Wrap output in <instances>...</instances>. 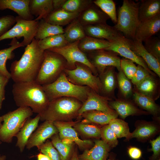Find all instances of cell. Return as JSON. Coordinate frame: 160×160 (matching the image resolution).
Wrapping results in <instances>:
<instances>
[{
  "label": "cell",
  "instance_id": "1f68e13d",
  "mask_svg": "<svg viewBox=\"0 0 160 160\" xmlns=\"http://www.w3.org/2000/svg\"><path fill=\"white\" fill-rule=\"evenodd\" d=\"M111 44V43L107 40L86 36L79 41L78 45L80 49L84 53L106 49Z\"/></svg>",
  "mask_w": 160,
  "mask_h": 160
},
{
  "label": "cell",
  "instance_id": "9c48e42d",
  "mask_svg": "<svg viewBox=\"0 0 160 160\" xmlns=\"http://www.w3.org/2000/svg\"><path fill=\"white\" fill-rule=\"evenodd\" d=\"M79 41L69 43L63 47L49 49V50L56 53L64 58L66 62V69L72 70L76 68V63H80L88 67L93 74L98 75L97 71L92 64L85 53L79 47Z\"/></svg>",
  "mask_w": 160,
  "mask_h": 160
},
{
  "label": "cell",
  "instance_id": "83f0119b",
  "mask_svg": "<svg viewBox=\"0 0 160 160\" xmlns=\"http://www.w3.org/2000/svg\"><path fill=\"white\" fill-rule=\"evenodd\" d=\"M29 9L31 14L39 21L45 19L53 10L52 0H30Z\"/></svg>",
  "mask_w": 160,
  "mask_h": 160
},
{
  "label": "cell",
  "instance_id": "74e56055",
  "mask_svg": "<svg viewBox=\"0 0 160 160\" xmlns=\"http://www.w3.org/2000/svg\"><path fill=\"white\" fill-rule=\"evenodd\" d=\"M158 128L156 125L151 123H144L138 126L132 133L131 138H136L140 140L149 138L157 132Z\"/></svg>",
  "mask_w": 160,
  "mask_h": 160
},
{
  "label": "cell",
  "instance_id": "c3c4849f",
  "mask_svg": "<svg viewBox=\"0 0 160 160\" xmlns=\"http://www.w3.org/2000/svg\"><path fill=\"white\" fill-rule=\"evenodd\" d=\"M137 71L130 80L131 83L134 85H136L140 83L151 74L142 66L137 65Z\"/></svg>",
  "mask_w": 160,
  "mask_h": 160
},
{
  "label": "cell",
  "instance_id": "bcb514c9",
  "mask_svg": "<svg viewBox=\"0 0 160 160\" xmlns=\"http://www.w3.org/2000/svg\"><path fill=\"white\" fill-rule=\"evenodd\" d=\"M131 60L125 58L121 59V70L130 80L132 79L137 69V66Z\"/></svg>",
  "mask_w": 160,
  "mask_h": 160
},
{
  "label": "cell",
  "instance_id": "52a82bcc",
  "mask_svg": "<svg viewBox=\"0 0 160 160\" xmlns=\"http://www.w3.org/2000/svg\"><path fill=\"white\" fill-rule=\"evenodd\" d=\"M66 68V62L60 55L44 51L43 60L35 81L42 86L56 80Z\"/></svg>",
  "mask_w": 160,
  "mask_h": 160
},
{
  "label": "cell",
  "instance_id": "d6986e66",
  "mask_svg": "<svg viewBox=\"0 0 160 160\" xmlns=\"http://www.w3.org/2000/svg\"><path fill=\"white\" fill-rule=\"evenodd\" d=\"M77 19L84 27L106 23L109 18L93 2L91 5L79 14Z\"/></svg>",
  "mask_w": 160,
  "mask_h": 160
},
{
  "label": "cell",
  "instance_id": "cb8c5ba5",
  "mask_svg": "<svg viewBox=\"0 0 160 160\" xmlns=\"http://www.w3.org/2000/svg\"><path fill=\"white\" fill-rule=\"evenodd\" d=\"M30 0H0V10H11L20 18L25 20H32L33 16L29 9Z\"/></svg>",
  "mask_w": 160,
  "mask_h": 160
},
{
  "label": "cell",
  "instance_id": "7c38bea8",
  "mask_svg": "<svg viewBox=\"0 0 160 160\" xmlns=\"http://www.w3.org/2000/svg\"><path fill=\"white\" fill-rule=\"evenodd\" d=\"M113 99L97 93L92 89L88 94L86 100L83 103L78 112L80 117L84 112L90 110H96L110 114L118 115L116 111L111 109L109 102Z\"/></svg>",
  "mask_w": 160,
  "mask_h": 160
},
{
  "label": "cell",
  "instance_id": "5bb4252c",
  "mask_svg": "<svg viewBox=\"0 0 160 160\" xmlns=\"http://www.w3.org/2000/svg\"><path fill=\"white\" fill-rule=\"evenodd\" d=\"M86 36L107 40L112 43L124 36L114 27L106 23L84 27Z\"/></svg>",
  "mask_w": 160,
  "mask_h": 160
},
{
  "label": "cell",
  "instance_id": "4316f807",
  "mask_svg": "<svg viewBox=\"0 0 160 160\" xmlns=\"http://www.w3.org/2000/svg\"><path fill=\"white\" fill-rule=\"evenodd\" d=\"M132 97L134 102L137 105L152 115L156 119L159 118L160 108L155 101L133 89Z\"/></svg>",
  "mask_w": 160,
  "mask_h": 160
},
{
  "label": "cell",
  "instance_id": "f907efd6",
  "mask_svg": "<svg viewBox=\"0 0 160 160\" xmlns=\"http://www.w3.org/2000/svg\"><path fill=\"white\" fill-rule=\"evenodd\" d=\"M150 143L151 148L150 149L153 152L151 157V160H156L159 157L160 153V137L158 136L156 139L151 140Z\"/></svg>",
  "mask_w": 160,
  "mask_h": 160
},
{
  "label": "cell",
  "instance_id": "ba28073f",
  "mask_svg": "<svg viewBox=\"0 0 160 160\" xmlns=\"http://www.w3.org/2000/svg\"><path fill=\"white\" fill-rule=\"evenodd\" d=\"M75 65V69L65 68L63 71L68 80L76 85L88 87L100 95L101 84L97 75H94L90 69L84 64L77 63Z\"/></svg>",
  "mask_w": 160,
  "mask_h": 160
},
{
  "label": "cell",
  "instance_id": "ffe728a7",
  "mask_svg": "<svg viewBox=\"0 0 160 160\" xmlns=\"http://www.w3.org/2000/svg\"><path fill=\"white\" fill-rule=\"evenodd\" d=\"M160 30V14L149 20L139 22L137 27L135 39L144 42L154 36Z\"/></svg>",
  "mask_w": 160,
  "mask_h": 160
},
{
  "label": "cell",
  "instance_id": "603a6c76",
  "mask_svg": "<svg viewBox=\"0 0 160 160\" xmlns=\"http://www.w3.org/2000/svg\"><path fill=\"white\" fill-rule=\"evenodd\" d=\"M40 118V115L37 114L34 118L30 117L27 119L16 135V146L18 148L20 152H23L29 138L38 127Z\"/></svg>",
  "mask_w": 160,
  "mask_h": 160
},
{
  "label": "cell",
  "instance_id": "11a10c76",
  "mask_svg": "<svg viewBox=\"0 0 160 160\" xmlns=\"http://www.w3.org/2000/svg\"><path fill=\"white\" fill-rule=\"evenodd\" d=\"M70 160H80L78 157L76 150H74L72 156Z\"/></svg>",
  "mask_w": 160,
  "mask_h": 160
},
{
  "label": "cell",
  "instance_id": "b9f144b4",
  "mask_svg": "<svg viewBox=\"0 0 160 160\" xmlns=\"http://www.w3.org/2000/svg\"><path fill=\"white\" fill-rule=\"evenodd\" d=\"M73 127L77 132L85 137L96 138L100 137V128L95 125L78 122Z\"/></svg>",
  "mask_w": 160,
  "mask_h": 160
},
{
  "label": "cell",
  "instance_id": "3957f363",
  "mask_svg": "<svg viewBox=\"0 0 160 160\" xmlns=\"http://www.w3.org/2000/svg\"><path fill=\"white\" fill-rule=\"evenodd\" d=\"M83 103L70 97H62L50 101L41 114V121H71L79 116V111Z\"/></svg>",
  "mask_w": 160,
  "mask_h": 160
},
{
  "label": "cell",
  "instance_id": "680465c9",
  "mask_svg": "<svg viewBox=\"0 0 160 160\" xmlns=\"http://www.w3.org/2000/svg\"><path fill=\"white\" fill-rule=\"evenodd\" d=\"M3 121V118L2 116H0V128L2 125V122ZM2 143V142L0 141V144Z\"/></svg>",
  "mask_w": 160,
  "mask_h": 160
},
{
  "label": "cell",
  "instance_id": "f5cc1de1",
  "mask_svg": "<svg viewBox=\"0 0 160 160\" xmlns=\"http://www.w3.org/2000/svg\"><path fill=\"white\" fill-rule=\"evenodd\" d=\"M66 0H52L54 10L61 9Z\"/></svg>",
  "mask_w": 160,
  "mask_h": 160
},
{
  "label": "cell",
  "instance_id": "d590c367",
  "mask_svg": "<svg viewBox=\"0 0 160 160\" xmlns=\"http://www.w3.org/2000/svg\"><path fill=\"white\" fill-rule=\"evenodd\" d=\"M117 87L121 96L119 98L129 99L132 96L133 88L131 81L124 74L121 70L116 74Z\"/></svg>",
  "mask_w": 160,
  "mask_h": 160
},
{
  "label": "cell",
  "instance_id": "484cf974",
  "mask_svg": "<svg viewBox=\"0 0 160 160\" xmlns=\"http://www.w3.org/2000/svg\"><path fill=\"white\" fill-rule=\"evenodd\" d=\"M160 14V0L140 1L138 9L139 22L151 19Z\"/></svg>",
  "mask_w": 160,
  "mask_h": 160
},
{
  "label": "cell",
  "instance_id": "e0dca14e",
  "mask_svg": "<svg viewBox=\"0 0 160 160\" xmlns=\"http://www.w3.org/2000/svg\"><path fill=\"white\" fill-rule=\"evenodd\" d=\"M130 49L145 62L149 69L160 77V61L150 53L145 48L142 42L126 38Z\"/></svg>",
  "mask_w": 160,
  "mask_h": 160
},
{
  "label": "cell",
  "instance_id": "9f6ffc18",
  "mask_svg": "<svg viewBox=\"0 0 160 160\" xmlns=\"http://www.w3.org/2000/svg\"><path fill=\"white\" fill-rule=\"evenodd\" d=\"M108 160H116V156L114 154H111Z\"/></svg>",
  "mask_w": 160,
  "mask_h": 160
},
{
  "label": "cell",
  "instance_id": "836d02e7",
  "mask_svg": "<svg viewBox=\"0 0 160 160\" xmlns=\"http://www.w3.org/2000/svg\"><path fill=\"white\" fill-rule=\"evenodd\" d=\"M63 34L69 43L80 41L86 36L84 26L77 18L68 24L64 30Z\"/></svg>",
  "mask_w": 160,
  "mask_h": 160
},
{
  "label": "cell",
  "instance_id": "d6a6232c",
  "mask_svg": "<svg viewBox=\"0 0 160 160\" xmlns=\"http://www.w3.org/2000/svg\"><path fill=\"white\" fill-rule=\"evenodd\" d=\"M64 33L63 26L49 23L44 19L39 21L37 32L34 39L40 40L47 37Z\"/></svg>",
  "mask_w": 160,
  "mask_h": 160
},
{
  "label": "cell",
  "instance_id": "7a4b0ae2",
  "mask_svg": "<svg viewBox=\"0 0 160 160\" xmlns=\"http://www.w3.org/2000/svg\"><path fill=\"white\" fill-rule=\"evenodd\" d=\"M12 92L17 106L29 107L37 114L42 113L50 102L42 86L35 81L14 83Z\"/></svg>",
  "mask_w": 160,
  "mask_h": 160
},
{
  "label": "cell",
  "instance_id": "6da1fadb",
  "mask_svg": "<svg viewBox=\"0 0 160 160\" xmlns=\"http://www.w3.org/2000/svg\"><path fill=\"white\" fill-rule=\"evenodd\" d=\"M34 39L26 46L21 58L11 64V78L14 82L35 81L44 58V51Z\"/></svg>",
  "mask_w": 160,
  "mask_h": 160
},
{
  "label": "cell",
  "instance_id": "816d5d0a",
  "mask_svg": "<svg viewBox=\"0 0 160 160\" xmlns=\"http://www.w3.org/2000/svg\"><path fill=\"white\" fill-rule=\"evenodd\" d=\"M127 152L129 156L133 160L139 159L142 155V152L141 150L136 147H131L129 148Z\"/></svg>",
  "mask_w": 160,
  "mask_h": 160
},
{
  "label": "cell",
  "instance_id": "4fadbf2b",
  "mask_svg": "<svg viewBox=\"0 0 160 160\" xmlns=\"http://www.w3.org/2000/svg\"><path fill=\"white\" fill-rule=\"evenodd\" d=\"M79 122L55 121L53 123L58 129L59 137L62 140H68L75 143L80 149H88L93 145V142L90 140L81 139L77 132L72 127Z\"/></svg>",
  "mask_w": 160,
  "mask_h": 160
},
{
  "label": "cell",
  "instance_id": "e575fe53",
  "mask_svg": "<svg viewBox=\"0 0 160 160\" xmlns=\"http://www.w3.org/2000/svg\"><path fill=\"white\" fill-rule=\"evenodd\" d=\"M51 138L53 145L59 153L60 160H70L74 151L73 143H67L63 142L58 133L54 135Z\"/></svg>",
  "mask_w": 160,
  "mask_h": 160
},
{
  "label": "cell",
  "instance_id": "6125c7cd",
  "mask_svg": "<svg viewBox=\"0 0 160 160\" xmlns=\"http://www.w3.org/2000/svg\"><path fill=\"white\" fill-rule=\"evenodd\" d=\"M1 155L0 154V156Z\"/></svg>",
  "mask_w": 160,
  "mask_h": 160
},
{
  "label": "cell",
  "instance_id": "5b68a950",
  "mask_svg": "<svg viewBox=\"0 0 160 160\" xmlns=\"http://www.w3.org/2000/svg\"><path fill=\"white\" fill-rule=\"evenodd\" d=\"M140 1L124 0L119 8L114 28L126 38L134 40L139 23L138 9Z\"/></svg>",
  "mask_w": 160,
  "mask_h": 160
},
{
  "label": "cell",
  "instance_id": "30bf717a",
  "mask_svg": "<svg viewBox=\"0 0 160 160\" xmlns=\"http://www.w3.org/2000/svg\"><path fill=\"white\" fill-rule=\"evenodd\" d=\"M15 18V24L9 30L0 36V41L9 39L20 38L23 37L21 42L23 46L30 44L36 36L39 21L25 20L18 16Z\"/></svg>",
  "mask_w": 160,
  "mask_h": 160
},
{
  "label": "cell",
  "instance_id": "277c9868",
  "mask_svg": "<svg viewBox=\"0 0 160 160\" xmlns=\"http://www.w3.org/2000/svg\"><path fill=\"white\" fill-rule=\"evenodd\" d=\"M42 86L50 101L65 97L76 98L83 103L86 100L91 89L86 86H79L72 83L64 71L54 81Z\"/></svg>",
  "mask_w": 160,
  "mask_h": 160
},
{
  "label": "cell",
  "instance_id": "db71d44e",
  "mask_svg": "<svg viewBox=\"0 0 160 160\" xmlns=\"http://www.w3.org/2000/svg\"><path fill=\"white\" fill-rule=\"evenodd\" d=\"M37 160H50L46 155L40 152L37 155Z\"/></svg>",
  "mask_w": 160,
  "mask_h": 160
},
{
  "label": "cell",
  "instance_id": "2e32d148",
  "mask_svg": "<svg viewBox=\"0 0 160 160\" xmlns=\"http://www.w3.org/2000/svg\"><path fill=\"white\" fill-rule=\"evenodd\" d=\"M106 50L114 51L124 58L130 60L140 65L146 69L151 75L155 77L157 76L151 71L140 57L136 55L130 48L126 42V38H124L111 43V45Z\"/></svg>",
  "mask_w": 160,
  "mask_h": 160
},
{
  "label": "cell",
  "instance_id": "d4e9b609",
  "mask_svg": "<svg viewBox=\"0 0 160 160\" xmlns=\"http://www.w3.org/2000/svg\"><path fill=\"white\" fill-rule=\"evenodd\" d=\"M95 143L91 148L78 155L80 160H107L111 148L102 140H95Z\"/></svg>",
  "mask_w": 160,
  "mask_h": 160
},
{
  "label": "cell",
  "instance_id": "60d3db41",
  "mask_svg": "<svg viewBox=\"0 0 160 160\" xmlns=\"http://www.w3.org/2000/svg\"><path fill=\"white\" fill-rule=\"evenodd\" d=\"M93 3L105 13L115 24L117 21L116 4L113 0H95Z\"/></svg>",
  "mask_w": 160,
  "mask_h": 160
},
{
  "label": "cell",
  "instance_id": "44dd1931",
  "mask_svg": "<svg viewBox=\"0 0 160 160\" xmlns=\"http://www.w3.org/2000/svg\"><path fill=\"white\" fill-rule=\"evenodd\" d=\"M115 68L113 66L108 67L103 72L99 74L101 84L100 95L114 100L116 99L114 92L117 87L116 73Z\"/></svg>",
  "mask_w": 160,
  "mask_h": 160
},
{
  "label": "cell",
  "instance_id": "94428289",
  "mask_svg": "<svg viewBox=\"0 0 160 160\" xmlns=\"http://www.w3.org/2000/svg\"><path fill=\"white\" fill-rule=\"evenodd\" d=\"M117 160H119L117 159Z\"/></svg>",
  "mask_w": 160,
  "mask_h": 160
},
{
  "label": "cell",
  "instance_id": "ee69618b",
  "mask_svg": "<svg viewBox=\"0 0 160 160\" xmlns=\"http://www.w3.org/2000/svg\"><path fill=\"white\" fill-rule=\"evenodd\" d=\"M100 137L111 148L115 147L118 144L117 137L108 125L100 128Z\"/></svg>",
  "mask_w": 160,
  "mask_h": 160
},
{
  "label": "cell",
  "instance_id": "f1b7e54d",
  "mask_svg": "<svg viewBox=\"0 0 160 160\" xmlns=\"http://www.w3.org/2000/svg\"><path fill=\"white\" fill-rule=\"evenodd\" d=\"M79 14L70 12L61 8L53 10L44 20L51 24L62 26L69 24Z\"/></svg>",
  "mask_w": 160,
  "mask_h": 160
},
{
  "label": "cell",
  "instance_id": "ac0fdd59",
  "mask_svg": "<svg viewBox=\"0 0 160 160\" xmlns=\"http://www.w3.org/2000/svg\"><path fill=\"white\" fill-rule=\"evenodd\" d=\"M109 105L123 119L130 116L150 114L148 112L138 108L135 104L129 99L120 98L116 99L110 101Z\"/></svg>",
  "mask_w": 160,
  "mask_h": 160
},
{
  "label": "cell",
  "instance_id": "91938a15",
  "mask_svg": "<svg viewBox=\"0 0 160 160\" xmlns=\"http://www.w3.org/2000/svg\"><path fill=\"white\" fill-rule=\"evenodd\" d=\"M158 160H160V159H158Z\"/></svg>",
  "mask_w": 160,
  "mask_h": 160
},
{
  "label": "cell",
  "instance_id": "f6af8a7d",
  "mask_svg": "<svg viewBox=\"0 0 160 160\" xmlns=\"http://www.w3.org/2000/svg\"><path fill=\"white\" fill-rule=\"evenodd\" d=\"M37 147L40 152L46 155L50 160H60L58 152L49 140H47Z\"/></svg>",
  "mask_w": 160,
  "mask_h": 160
},
{
  "label": "cell",
  "instance_id": "7bdbcfd3",
  "mask_svg": "<svg viewBox=\"0 0 160 160\" xmlns=\"http://www.w3.org/2000/svg\"><path fill=\"white\" fill-rule=\"evenodd\" d=\"M145 49L160 61V40L158 37L152 36L144 41Z\"/></svg>",
  "mask_w": 160,
  "mask_h": 160
},
{
  "label": "cell",
  "instance_id": "4dcf8cb0",
  "mask_svg": "<svg viewBox=\"0 0 160 160\" xmlns=\"http://www.w3.org/2000/svg\"><path fill=\"white\" fill-rule=\"evenodd\" d=\"M118 116L100 111L90 110L85 112L81 115V116L84 119L81 123H94L100 125H106L111 120L117 118Z\"/></svg>",
  "mask_w": 160,
  "mask_h": 160
},
{
  "label": "cell",
  "instance_id": "7dc6e473",
  "mask_svg": "<svg viewBox=\"0 0 160 160\" xmlns=\"http://www.w3.org/2000/svg\"><path fill=\"white\" fill-rule=\"evenodd\" d=\"M15 18L12 15H7L0 17V36L2 35L14 26Z\"/></svg>",
  "mask_w": 160,
  "mask_h": 160
},
{
  "label": "cell",
  "instance_id": "8992f818",
  "mask_svg": "<svg viewBox=\"0 0 160 160\" xmlns=\"http://www.w3.org/2000/svg\"><path fill=\"white\" fill-rule=\"evenodd\" d=\"M29 107H19L2 116L3 123L0 128V141L7 143L12 142L26 119L33 115Z\"/></svg>",
  "mask_w": 160,
  "mask_h": 160
},
{
  "label": "cell",
  "instance_id": "6f0895ef",
  "mask_svg": "<svg viewBox=\"0 0 160 160\" xmlns=\"http://www.w3.org/2000/svg\"><path fill=\"white\" fill-rule=\"evenodd\" d=\"M6 156L4 155L0 156V160H6Z\"/></svg>",
  "mask_w": 160,
  "mask_h": 160
},
{
  "label": "cell",
  "instance_id": "f546056e",
  "mask_svg": "<svg viewBox=\"0 0 160 160\" xmlns=\"http://www.w3.org/2000/svg\"><path fill=\"white\" fill-rule=\"evenodd\" d=\"M9 45H10L9 47L0 50V73L10 79L11 75L6 68L7 61L13 58L15 49L23 46L21 42H18L16 38L13 39Z\"/></svg>",
  "mask_w": 160,
  "mask_h": 160
},
{
  "label": "cell",
  "instance_id": "7402d4cb",
  "mask_svg": "<svg viewBox=\"0 0 160 160\" xmlns=\"http://www.w3.org/2000/svg\"><path fill=\"white\" fill-rule=\"evenodd\" d=\"M133 89L155 101L160 96L159 80L157 77L151 74L140 83L134 85Z\"/></svg>",
  "mask_w": 160,
  "mask_h": 160
},
{
  "label": "cell",
  "instance_id": "8fae6325",
  "mask_svg": "<svg viewBox=\"0 0 160 160\" xmlns=\"http://www.w3.org/2000/svg\"><path fill=\"white\" fill-rule=\"evenodd\" d=\"M89 60L97 70L99 74L102 73L109 66L116 68L118 71L121 70V58L117 53L105 49L89 52Z\"/></svg>",
  "mask_w": 160,
  "mask_h": 160
},
{
  "label": "cell",
  "instance_id": "f35d334b",
  "mask_svg": "<svg viewBox=\"0 0 160 160\" xmlns=\"http://www.w3.org/2000/svg\"><path fill=\"white\" fill-rule=\"evenodd\" d=\"M108 125L117 138L125 137L127 139L131 138L132 133L129 132L127 123L117 118L111 120Z\"/></svg>",
  "mask_w": 160,
  "mask_h": 160
},
{
  "label": "cell",
  "instance_id": "8d00e7d4",
  "mask_svg": "<svg viewBox=\"0 0 160 160\" xmlns=\"http://www.w3.org/2000/svg\"><path fill=\"white\" fill-rule=\"evenodd\" d=\"M68 44L63 34L51 36L39 40L38 42L39 47L44 51L63 47Z\"/></svg>",
  "mask_w": 160,
  "mask_h": 160
},
{
  "label": "cell",
  "instance_id": "be15d7a7",
  "mask_svg": "<svg viewBox=\"0 0 160 160\" xmlns=\"http://www.w3.org/2000/svg\"></svg>",
  "mask_w": 160,
  "mask_h": 160
},
{
  "label": "cell",
  "instance_id": "681fc988",
  "mask_svg": "<svg viewBox=\"0 0 160 160\" xmlns=\"http://www.w3.org/2000/svg\"><path fill=\"white\" fill-rule=\"evenodd\" d=\"M9 79L0 73V110L2 108L3 102L5 99V88Z\"/></svg>",
  "mask_w": 160,
  "mask_h": 160
},
{
  "label": "cell",
  "instance_id": "ab89813d",
  "mask_svg": "<svg viewBox=\"0 0 160 160\" xmlns=\"http://www.w3.org/2000/svg\"><path fill=\"white\" fill-rule=\"evenodd\" d=\"M93 3L91 0H67L61 9L68 12L80 14Z\"/></svg>",
  "mask_w": 160,
  "mask_h": 160
},
{
  "label": "cell",
  "instance_id": "9a60e30c",
  "mask_svg": "<svg viewBox=\"0 0 160 160\" xmlns=\"http://www.w3.org/2000/svg\"><path fill=\"white\" fill-rule=\"evenodd\" d=\"M58 133V131L53 122L46 121L40 124L32 134L27 143L26 147L30 150L38 147L44 143L48 139Z\"/></svg>",
  "mask_w": 160,
  "mask_h": 160
}]
</instances>
